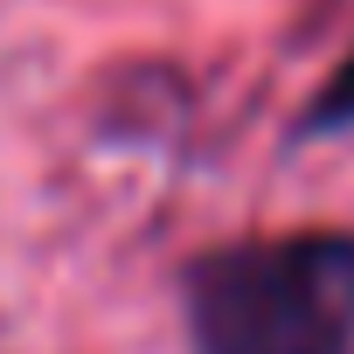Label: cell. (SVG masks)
I'll return each mask as SVG.
<instances>
[{
  "label": "cell",
  "instance_id": "1",
  "mask_svg": "<svg viewBox=\"0 0 354 354\" xmlns=\"http://www.w3.org/2000/svg\"><path fill=\"white\" fill-rule=\"evenodd\" d=\"M202 354H354V236H285L188 278Z\"/></svg>",
  "mask_w": 354,
  "mask_h": 354
},
{
  "label": "cell",
  "instance_id": "2",
  "mask_svg": "<svg viewBox=\"0 0 354 354\" xmlns=\"http://www.w3.org/2000/svg\"><path fill=\"white\" fill-rule=\"evenodd\" d=\"M306 125H313V132H340V125H354V56L326 77V91H319V104L306 111Z\"/></svg>",
  "mask_w": 354,
  "mask_h": 354
}]
</instances>
